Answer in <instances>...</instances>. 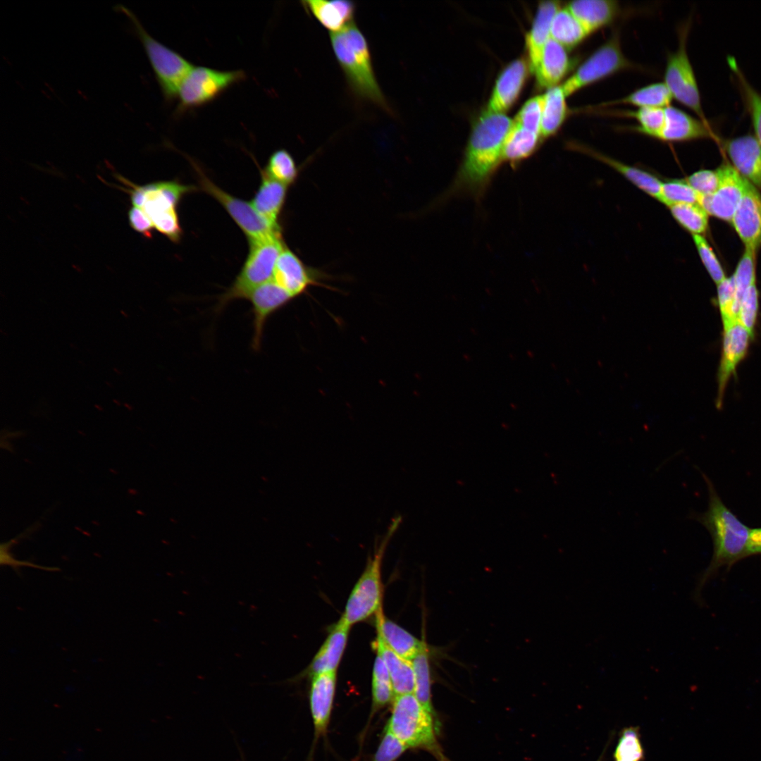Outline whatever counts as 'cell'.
I'll return each instance as SVG.
<instances>
[{
  "instance_id": "cell-1",
  "label": "cell",
  "mask_w": 761,
  "mask_h": 761,
  "mask_svg": "<svg viewBox=\"0 0 761 761\" xmlns=\"http://www.w3.org/2000/svg\"><path fill=\"white\" fill-rule=\"evenodd\" d=\"M513 124L505 113L485 111L470 135L464 156L445 197L468 194L475 198L485 192L502 161L505 140Z\"/></svg>"
},
{
  "instance_id": "cell-2",
  "label": "cell",
  "mask_w": 761,
  "mask_h": 761,
  "mask_svg": "<svg viewBox=\"0 0 761 761\" xmlns=\"http://www.w3.org/2000/svg\"><path fill=\"white\" fill-rule=\"evenodd\" d=\"M709 491L707 511L695 519L710 532L714 545L712 559L702 575L699 587L719 567L731 566L749 556L751 529L743 524L723 503L710 479L704 476Z\"/></svg>"
},
{
  "instance_id": "cell-3",
  "label": "cell",
  "mask_w": 761,
  "mask_h": 761,
  "mask_svg": "<svg viewBox=\"0 0 761 761\" xmlns=\"http://www.w3.org/2000/svg\"><path fill=\"white\" fill-rule=\"evenodd\" d=\"M331 47L351 91L391 113L377 81L367 40L354 23L344 30L330 33Z\"/></svg>"
},
{
  "instance_id": "cell-4",
  "label": "cell",
  "mask_w": 761,
  "mask_h": 761,
  "mask_svg": "<svg viewBox=\"0 0 761 761\" xmlns=\"http://www.w3.org/2000/svg\"><path fill=\"white\" fill-rule=\"evenodd\" d=\"M129 193L132 206L141 209L152 223L154 229L173 242H178L182 236L177 206L188 192L197 190L194 186L180 184L178 181H159L138 185L120 178Z\"/></svg>"
},
{
  "instance_id": "cell-5",
  "label": "cell",
  "mask_w": 761,
  "mask_h": 761,
  "mask_svg": "<svg viewBox=\"0 0 761 761\" xmlns=\"http://www.w3.org/2000/svg\"><path fill=\"white\" fill-rule=\"evenodd\" d=\"M408 748H421L438 761H449L436 735L439 722L420 703L414 693L395 696L390 717L385 726Z\"/></svg>"
},
{
  "instance_id": "cell-6",
  "label": "cell",
  "mask_w": 761,
  "mask_h": 761,
  "mask_svg": "<svg viewBox=\"0 0 761 761\" xmlns=\"http://www.w3.org/2000/svg\"><path fill=\"white\" fill-rule=\"evenodd\" d=\"M402 518L395 516L383 536L376 541L374 551L354 586L341 617L349 626L364 621L382 610L381 566L388 544L400 526Z\"/></svg>"
},
{
  "instance_id": "cell-7",
  "label": "cell",
  "mask_w": 761,
  "mask_h": 761,
  "mask_svg": "<svg viewBox=\"0 0 761 761\" xmlns=\"http://www.w3.org/2000/svg\"><path fill=\"white\" fill-rule=\"evenodd\" d=\"M249 253L242 269L230 287L218 298L216 312L221 311L234 300L247 299L254 290L271 280L278 259L285 246L281 233L249 242Z\"/></svg>"
},
{
  "instance_id": "cell-8",
  "label": "cell",
  "mask_w": 761,
  "mask_h": 761,
  "mask_svg": "<svg viewBox=\"0 0 761 761\" xmlns=\"http://www.w3.org/2000/svg\"><path fill=\"white\" fill-rule=\"evenodd\" d=\"M116 8L131 23L134 33L142 44L164 99L173 101L177 98L182 82L194 66L182 55L154 38L131 10L123 5H118Z\"/></svg>"
},
{
  "instance_id": "cell-9",
  "label": "cell",
  "mask_w": 761,
  "mask_h": 761,
  "mask_svg": "<svg viewBox=\"0 0 761 761\" xmlns=\"http://www.w3.org/2000/svg\"><path fill=\"white\" fill-rule=\"evenodd\" d=\"M246 77L242 70H220L194 66L180 86L177 113H183L212 101Z\"/></svg>"
},
{
  "instance_id": "cell-10",
  "label": "cell",
  "mask_w": 761,
  "mask_h": 761,
  "mask_svg": "<svg viewBox=\"0 0 761 761\" xmlns=\"http://www.w3.org/2000/svg\"><path fill=\"white\" fill-rule=\"evenodd\" d=\"M633 64L624 56L617 34L589 56L561 86L566 97L599 82Z\"/></svg>"
},
{
  "instance_id": "cell-11",
  "label": "cell",
  "mask_w": 761,
  "mask_h": 761,
  "mask_svg": "<svg viewBox=\"0 0 761 761\" xmlns=\"http://www.w3.org/2000/svg\"><path fill=\"white\" fill-rule=\"evenodd\" d=\"M688 30V24L681 29L678 48L668 56L664 83L673 99L688 107L698 118L708 121L702 109L698 82L687 52Z\"/></svg>"
},
{
  "instance_id": "cell-12",
  "label": "cell",
  "mask_w": 761,
  "mask_h": 761,
  "mask_svg": "<svg viewBox=\"0 0 761 761\" xmlns=\"http://www.w3.org/2000/svg\"><path fill=\"white\" fill-rule=\"evenodd\" d=\"M190 163L198 175L202 190L223 206L245 234L249 242L281 233L279 225L273 224L262 217L251 203L235 197L218 187L207 178L197 163L192 160H190Z\"/></svg>"
},
{
  "instance_id": "cell-13",
  "label": "cell",
  "mask_w": 761,
  "mask_h": 761,
  "mask_svg": "<svg viewBox=\"0 0 761 761\" xmlns=\"http://www.w3.org/2000/svg\"><path fill=\"white\" fill-rule=\"evenodd\" d=\"M717 171L718 186L712 194L702 196L700 204L709 215L731 223L743 196L746 180L728 162Z\"/></svg>"
},
{
  "instance_id": "cell-14",
  "label": "cell",
  "mask_w": 761,
  "mask_h": 761,
  "mask_svg": "<svg viewBox=\"0 0 761 761\" xmlns=\"http://www.w3.org/2000/svg\"><path fill=\"white\" fill-rule=\"evenodd\" d=\"M753 338L738 321L723 328L721 359L717 372V407L722 405L728 383L736 375L738 366L745 359Z\"/></svg>"
},
{
  "instance_id": "cell-15",
  "label": "cell",
  "mask_w": 761,
  "mask_h": 761,
  "mask_svg": "<svg viewBox=\"0 0 761 761\" xmlns=\"http://www.w3.org/2000/svg\"><path fill=\"white\" fill-rule=\"evenodd\" d=\"M295 298L290 292L271 280L254 290L247 299L252 305L253 337L252 347L261 349L266 323L277 311Z\"/></svg>"
},
{
  "instance_id": "cell-16",
  "label": "cell",
  "mask_w": 761,
  "mask_h": 761,
  "mask_svg": "<svg viewBox=\"0 0 761 761\" xmlns=\"http://www.w3.org/2000/svg\"><path fill=\"white\" fill-rule=\"evenodd\" d=\"M655 139L666 142H683L700 139L721 140L708 121L694 118L683 111L669 106L665 108V121Z\"/></svg>"
},
{
  "instance_id": "cell-17",
  "label": "cell",
  "mask_w": 761,
  "mask_h": 761,
  "mask_svg": "<svg viewBox=\"0 0 761 761\" xmlns=\"http://www.w3.org/2000/svg\"><path fill=\"white\" fill-rule=\"evenodd\" d=\"M731 223L745 249L761 246V194L746 180L742 199Z\"/></svg>"
},
{
  "instance_id": "cell-18",
  "label": "cell",
  "mask_w": 761,
  "mask_h": 761,
  "mask_svg": "<svg viewBox=\"0 0 761 761\" xmlns=\"http://www.w3.org/2000/svg\"><path fill=\"white\" fill-rule=\"evenodd\" d=\"M733 167L757 188H761V146L754 135L721 140Z\"/></svg>"
},
{
  "instance_id": "cell-19",
  "label": "cell",
  "mask_w": 761,
  "mask_h": 761,
  "mask_svg": "<svg viewBox=\"0 0 761 761\" xmlns=\"http://www.w3.org/2000/svg\"><path fill=\"white\" fill-rule=\"evenodd\" d=\"M337 681V672L322 673L311 676L309 703L316 738L326 733Z\"/></svg>"
},
{
  "instance_id": "cell-20",
  "label": "cell",
  "mask_w": 761,
  "mask_h": 761,
  "mask_svg": "<svg viewBox=\"0 0 761 761\" xmlns=\"http://www.w3.org/2000/svg\"><path fill=\"white\" fill-rule=\"evenodd\" d=\"M526 75V65L522 59L510 63L498 77L491 94L487 110L504 113L516 99Z\"/></svg>"
},
{
  "instance_id": "cell-21",
  "label": "cell",
  "mask_w": 761,
  "mask_h": 761,
  "mask_svg": "<svg viewBox=\"0 0 761 761\" xmlns=\"http://www.w3.org/2000/svg\"><path fill=\"white\" fill-rule=\"evenodd\" d=\"M273 280L295 297L303 294L310 285L317 284L299 258L286 246L278 259Z\"/></svg>"
},
{
  "instance_id": "cell-22",
  "label": "cell",
  "mask_w": 761,
  "mask_h": 761,
  "mask_svg": "<svg viewBox=\"0 0 761 761\" xmlns=\"http://www.w3.org/2000/svg\"><path fill=\"white\" fill-rule=\"evenodd\" d=\"M349 628L350 626L341 618L333 626L310 663L308 672L311 676L337 672L347 645Z\"/></svg>"
},
{
  "instance_id": "cell-23",
  "label": "cell",
  "mask_w": 761,
  "mask_h": 761,
  "mask_svg": "<svg viewBox=\"0 0 761 761\" xmlns=\"http://www.w3.org/2000/svg\"><path fill=\"white\" fill-rule=\"evenodd\" d=\"M566 8L588 35L611 23L619 11L618 2L613 0H576Z\"/></svg>"
},
{
  "instance_id": "cell-24",
  "label": "cell",
  "mask_w": 761,
  "mask_h": 761,
  "mask_svg": "<svg viewBox=\"0 0 761 761\" xmlns=\"http://www.w3.org/2000/svg\"><path fill=\"white\" fill-rule=\"evenodd\" d=\"M302 5L330 33L338 32L353 23L355 4L347 0H308Z\"/></svg>"
},
{
  "instance_id": "cell-25",
  "label": "cell",
  "mask_w": 761,
  "mask_h": 761,
  "mask_svg": "<svg viewBox=\"0 0 761 761\" xmlns=\"http://www.w3.org/2000/svg\"><path fill=\"white\" fill-rule=\"evenodd\" d=\"M559 8L557 1L540 2L531 28L526 36L530 67L533 73L538 68L544 47L550 37L552 21Z\"/></svg>"
},
{
  "instance_id": "cell-26",
  "label": "cell",
  "mask_w": 761,
  "mask_h": 761,
  "mask_svg": "<svg viewBox=\"0 0 761 761\" xmlns=\"http://www.w3.org/2000/svg\"><path fill=\"white\" fill-rule=\"evenodd\" d=\"M567 49L550 37L535 71L539 86L552 88L557 86L569 70L571 61Z\"/></svg>"
},
{
  "instance_id": "cell-27",
  "label": "cell",
  "mask_w": 761,
  "mask_h": 761,
  "mask_svg": "<svg viewBox=\"0 0 761 761\" xmlns=\"http://www.w3.org/2000/svg\"><path fill=\"white\" fill-rule=\"evenodd\" d=\"M574 147L579 151L608 165L645 194L660 202L662 182L653 174L625 164L588 147L582 144H576Z\"/></svg>"
},
{
  "instance_id": "cell-28",
  "label": "cell",
  "mask_w": 761,
  "mask_h": 761,
  "mask_svg": "<svg viewBox=\"0 0 761 761\" xmlns=\"http://www.w3.org/2000/svg\"><path fill=\"white\" fill-rule=\"evenodd\" d=\"M376 626L378 635L385 643L400 657L412 660L427 645L412 633L386 618L382 610L377 614Z\"/></svg>"
},
{
  "instance_id": "cell-29",
  "label": "cell",
  "mask_w": 761,
  "mask_h": 761,
  "mask_svg": "<svg viewBox=\"0 0 761 761\" xmlns=\"http://www.w3.org/2000/svg\"><path fill=\"white\" fill-rule=\"evenodd\" d=\"M260 172L261 184L251 204L262 217L279 225L278 219L285 200L287 185L274 179L264 169Z\"/></svg>"
},
{
  "instance_id": "cell-30",
  "label": "cell",
  "mask_w": 761,
  "mask_h": 761,
  "mask_svg": "<svg viewBox=\"0 0 761 761\" xmlns=\"http://www.w3.org/2000/svg\"><path fill=\"white\" fill-rule=\"evenodd\" d=\"M374 644L389 672L395 696L414 693L415 676L412 661L392 651L378 635Z\"/></svg>"
},
{
  "instance_id": "cell-31",
  "label": "cell",
  "mask_w": 761,
  "mask_h": 761,
  "mask_svg": "<svg viewBox=\"0 0 761 761\" xmlns=\"http://www.w3.org/2000/svg\"><path fill=\"white\" fill-rule=\"evenodd\" d=\"M566 97L561 86L558 85L548 89L543 94L541 137L554 135L564 123L568 113Z\"/></svg>"
},
{
  "instance_id": "cell-32",
  "label": "cell",
  "mask_w": 761,
  "mask_h": 761,
  "mask_svg": "<svg viewBox=\"0 0 761 761\" xmlns=\"http://www.w3.org/2000/svg\"><path fill=\"white\" fill-rule=\"evenodd\" d=\"M539 134L525 129L513 121L507 133L502 150V161L512 166L528 157L536 149Z\"/></svg>"
},
{
  "instance_id": "cell-33",
  "label": "cell",
  "mask_w": 761,
  "mask_h": 761,
  "mask_svg": "<svg viewBox=\"0 0 761 761\" xmlns=\"http://www.w3.org/2000/svg\"><path fill=\"white\" fill-rule=\"evenodd\" d=\"M588 35L566 7L558 9L552 21L550 37L566 49H571L581 43Z\"/></svg>"
},
{
  "instance_id": "cell-34",
  "label": "cell",
  "mask_w": 761,
  "mask_h": 761,
  "mask_svg": "<svg viewBox=\"0 0 761 761\" xmlns=\"http://www.w3.org/2000/svg\"><path fill=\"white\" fill-rule=\"evenodd\" d=\"M673 97L663 82L652 83L635 90L612 104H629L638 108L665 109L671 106Z\"/></svg>"
},
{
  "instance_id": "cell-35",
  "label": "cell",
  "mask_w": 761,
  "mask_h": 761,
  "mask_svg": "<svg viewBox=\"0 0 761 761\" xmlns=\"http://www.w3.org/2000/svg\"><path fill=\"white\" fill-rule=\"evenodd\" d=\"M729 66L735 75L744 104L750 116L754 136L761 146V94L747 80L734 57L728 58Z\"/></svg>"
},
{
  "instance_id": "cell-36",
  "label": "cell",
  "mask_w": 761,
  "mask_h": 761,
  "mask_svg": "<svg viewBox=\"0 0 761 761\" xmlns=\"http://www.w3.org/2000/svg\"><path fill=\"white\" fill-rule=\"evenodd\" d=\"M677 223L692 235H703L709 225V214L698 203H684L669 207Z\"/></svg>"
},
{
  "instance_id": "cell-37",
  "label": "cell",
  "mask_w": 761,
  "mask_h": 761,
  "mask_svg": "<svg viewBox=\"0 0 761 761\" xmlns=\"http://www.w3.org/2000/svg\"><path fill=\"white\" fill-rule=\"evenodd\" d=\"M428 647L412 660L415 676L414 695L423 707L438 719L431 700V677Z\"/></svg>"
},
{
  "instance_id": "cell-38",
  "label": "cell",
  "mask_w": 761,
  "mask_h": 761,
  "mask_svg": "<svg viewBox=\"0 0 761 761\" xmlns=\"http://www.w3.org/2000/svg\"><path fill=\"white\" fill-rule=\"evenodd\" d=\"M371 688L373 713L394 700L395 693L389 672L378 653L373 664Z\"/></svg>"
},
{
  "instance_id": "cell-39",
  "label": "cell",
  "mask_w": 761,
  "mask_h": 761,
  "mask_svg": "<svg viewBox=\"0 0 761 761\" xmlns=\"http://www.w3.org/2000/svg\"><path fill=\"white\" fill-rule=\"evenodd\" d=\"M701 197L686 179H671L662 182L660 202L669 208L679 204H700Z\"/></svg>"
},
{
  "instance_id": "cell-40",
  "label": "cell",
  "mask_w": 761,
  "mask_h": 761,
  "mask_svg": "<svg viewBox=\"0 0 761 761\" xmlns=\"http://www.w3.org/2000/svg\"><path fill=\"white\" fill-rule=\"evenodd\" d=\"M264 170L272 178L287 185L295 181L298 173L293 157L284 149H278L271 155Z\"/></svg>"
},
{
  "instance_id": "cell-41",
  "label": "cell",
  "mask_w": 761,
  "mask_h": 761,
  "mask_svg": "<svg viewBox=\"0 0 761 761\" xmlns=\"http://www.w3.org/2000/svg\"><path fill=\"white\" fill-rule=\"evenodd\" d=\"M644 753L636 727L622 730L614 754V761H643Z\"/></svg>"
},
{
  "instance_id": "cell-42",
  "label": "cell",
  "mask_w": 761,
  "mask_h": 761,
  "mask_svg": "<svg viewBox=\"0 0 761 761\" xmlns=\"http://www.w3.org/2000/svg\"><path fill=\"white\" fill-rule=\"evenodd\" d=\"M624 113L637 120L638 125L634 130L653 138L662 129L665 121V109L638 108Z\"/></svg>"
},
{
  "instance_id": "cell-43",
  "label": "cell",
  "mask_w": 761,
  "mask_h": 761,
  "mask_svg": "<svg viewBox=\"0 0 761 761\" xmlns=\"http://www.w3.org/2000/svg\"><path fill=\"white\" fill-rule=\"evenodd\" d=\"M717 286V305L723 328L738 321V308L732 276L726 278Z\"/></svg>"
},
{
  "instance_id": "cell-44",
  "label": "cell",
  "mask_w": 761,
  "mask_h": 761,
  "mask_svg": "<svg viewBox=\"0 0 761 761\" xmlns=\"http://www.w3.org/2000/svg\"><path fill=\"white\" fill-rule=\"evenodd\" d=\"M755 252V251L745 248L735 272L731 276L734 282L738 307L745 290L756 283Z\"/></svg>"
},
{
  "instance_id": "cell-45",
  "label": "cell",
  "mask_w": 761,
  "mask_h": 761,
  "mask_svg": "<svg viewBox=\"0 0 761 761\" xmlns=\"http://www.w3.org/2000/svg\"><path fill=\"white\" fill-rule=\"evenodd\" d=\"M759 311V292L756 283L743 294L738 306V321L753 336Z\"/></svg>"
},
{
  "instance_id": "cell-46",
  "label": "cell",
  "mask_w": 761,
  "mask_h": 761,
  "mask_svg": "<svg viewBox=\"0 0 761 761\" xmlns=\"http://www.w3.org/2000/svg\"><path fill=\"white\" fill-rule=\"evenodd\" d=\"M543 101V95L531 98L524 104L513 121L540 135Z\"/></svg>"
},
{
  "instance_id": "cell-47",
  "label": "cell",
  "mask_w": 761,
  "mask_h": 761,
  "mask_svg": "<svg viewBox=\"0 0 761 761\" xmlns=\"http://www.w3.org/2000/svg\"><path fill=\"white\" fill-rule=\"evenodd\" d=\"M699 256L712 280L719 284L726 277L715 253L703 235H692Z\"/></svg>"
},
{
  "instance_id": "cell-48",
  "label": "cell",
  "mask_w": 761,
  "mask_h": 761,
  "mask_svg": "<svg viewBox=\"0 0 761 761\" xmlns=\"http://www.w3.org/2000/svg\"><path fill=\"white\" fill-rule=\"evenodd\" d=\"M408 748L386 727L379 746L371 761H395Z\"/></svg>"
},
{
  "instance_id": "cell-49",
  "label": "cell",
  "mask_w": 761,
  "mask_h": 761,
  "mask_svg": "<svg viewBox=\"0 0 761 761\" xmlns=\"http://www.w3.org/2000/svg\"><path fill=\"white\" fill-rule=\"evenodd\" d=\"M690 186L700 195L712 194L719 184V174L717 170L703 169L698 171L686 178Z\"/></svg>"
},
{
  "instance_id": "cell-50",
  "label": "cell",
  "mask_w": 761,
  "mask_h": 761,
  "mask_svg": "<svg viewBox=\"0 0 761 761\" xmlns=\"http://www.w3.org/2000/svg\"><path fill=\"white\" fill-rule=\"evenodd\" d=\"M128 220L130 225L135 231L146 237L152 236L154 225L141 209L132 206L128 212Z\"/></svg>"
},
{
  "instance_id": "cell-51",
  "label": "cell",
  "mask_w": 761,
  "mask_h": 761,
  "mask_svg": "<svg viewBox=\"0 0 761 761\" xmlns=\"http://www.w3.org/2000/svg\"><path fill=\"white\" fill-rule=\"evenodd\" d=\"M8 547L7 543H5L4 545H1V564L9 565V566L13 567L14 569H16V568L19 567L20 566H27V567H35V568H41V569H45L46 570L48 569L49 571L53 570V569H50L49 567L47 568V567H44L38 566V565L34 564L32 563H30L28 562H23V561L16 560V559H13V557H12L11 555L9 553V551H8Z\"/></svg>"
},
{
  "instance_id": "cell-52",
  "label": "cell",
  "mask_w": 761,
  "mask_h": 761,
  "mask_svg": "<svg viewBox=\"0 0 761 761\" xmlns=\"http://www.w3.org/2000/svg\"><path fill=\"white\" fill-rule=\"evenodd\" d=\"M761 553V528L751 529L749 543V556Z\"/></svg>"
}]
</instances>
